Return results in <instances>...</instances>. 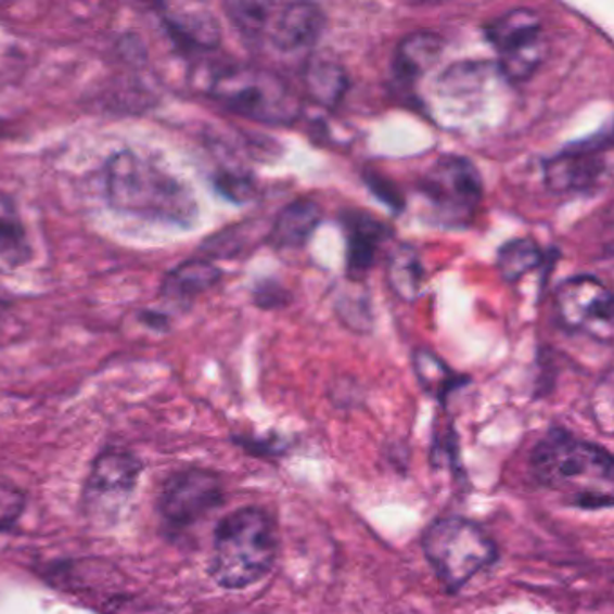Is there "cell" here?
<instances>
[{
    "mask_svg": "<svg viewBox=\"0 0 614 614\" xmlns=\"http://www.w3.org/2000/svg\"><path fill=\"white\" fill-rule=\"evenodd\" d=\"M24 498L13 488L0 487V528L10 526L21 514Z\"/></svg>",
    "mask_w": 614,
    "mask_h": 614,
    "instance_id": "obj_27",
    "label": "cell"
},
{
    "mask_svg": "<svg viewBox=\"0 0 614 614\" xmlns=\"http://www.w3.org/2000/svg\"><path fill=\"white\" fill-rule=\"evenodd\" d=\"M105 195L112 209L144 220L190 228L199 217L190 186L136 150H119L108 157Z\"/></svg>",
    "mask_w": 614,
    "mask_h": 614,
    "instance_id": "obj_1",
    "label": "cell"
},
{
    "mask_svg": "<svg viewBox=\"0 0 614 614\" xmlns=\"http://www.w3.org/2000/svg\"><path fill=\"white\" fill-rule=\"evenodd\" d=\"M529 465L540 485L578 509H611L614 463L610 452L564 430H551L535 445Z\"/></svg>",
    "mask_w": 614,
    "mask_h": 614,
    "instance_id": "obj_2",
    "label": "cell"
},
{
    "mask_svg": "<svg viewBox=\"0 0 614 614\" xmlns=\"http://www.w3.org/2000/svg\"><path fill=\"white\" fill-rule=\"evenodd\" d=\"M444 38L430 29L409 33L397 43L393 56V75L402 86H414L422 80L444 54Z\"/></svg>",
    "mask_w": 614,
    "mask_h": 614,
    "instance_id": "obj_15",
    "label": "cell"
},
{
    "mask_svg": "<svg viewBox=\"0 0 614 614\" xmlns=\"http://www.w3.org/2000/svg\"><path fill=\"white\" fill-rule=\"evenodd\" d=\"M493 73H498L490 62H458L444 71L438 78L439 94L445 98H469L487 86Z\"/></svg>",
    "mask_w": 614,
    "mask_h": 614,
    "instance_id": "obj_21",
    "label": "cell"
},
{
    "mask_svg": "<svg viewBox=\"0 0 614 614\" xmlns=\"http://www.w3.org/2000/svg\"><path fill=\"white\" fill-rule=\"evenodd\" d=\"M222 280V270L206 258H193L177 265L165 276L161 285V297L165 302L188 307L196 296L209 291Z\"/></svg>",
    "mask_w": 614,
    "mask_h": 614,
    "instance_id": "obj_17",
    "label": "cell"
},
{
    "mask_svg": "<svg viewBox=\"0 0 614 614\" xmlns=\"http://www.w3.org/2000/svg\"><path fill=\"white\" fill-rule=\"evenodd\" d=\"M222 499V483L213 472L202 469L177 472L161 493V515L174 528H186L217 509Z\"/></svg>",
    "mask_w": 614,
    "mask_h": 614,
    "instance_id": "obj_11",
    "label": "cell"
},
{
    "mask_svg": "<svg viewBox=\"0 0 614 614\" xmlns=\"http://www.w3.org/2000/svg\"><path fill=\"white\" fill-rule=\"evenodd\" d=\"M206 94L226 111L270 127H291L302 114L296 92L280 75L253 65H228L209 78Z\"/></svg>",
    "mask_w": 614,
    "mask_h": 614,
    "instance_id": "obj_4",
    "label": "cell"
},
{
    "mask_svg": "<svg viewBox=\"0 0 614 614\" xmlns=\"http://www.w3.org/2000/svg\"><path fill=\"white\" fill-rule=\"evenodd\" d=\"M545 261V253L532 239H514L498 251V270L501 278L515 283Z\"/></svg>",
    "mask_w": 614,
    "mask_h": 614,
    "instance_id": "obj_23",
    "label": "cell"
},
{
    "mask_svg": "<svg viewBox=\"0 0 614 614\" xmlns=\"http://www.w3.org/2000/svg\"><path fill=\"white\" fill-rule=\"evenodd\" d=\"M559 323L570 332L611 345L614 334V299L610 289L594 276L580 274L557 286Z\"/></svg>",
    "mask_w": 614,
    "mask_h": 614,
    "instance_id": "obj_8",
    "label": "cell"
},
{
    "mask_svg": "<svg viewBox=\"0 0 614 614\" xmlns=\"http://www.w3.org/2000/svg\"><path fill=\"white\" fill-rule=\"evenodd\" d=\"M323 220L318 202L297 199L286 204L267 233V244L276 251H296L307 245L314 231Z\"/></svg>",
    "mask_w": 614,
    "mask_h": 614,
    "instance_id": "obj_16",
    "label": "cell"
},
{
    "mask_svg": "<svg viewBox=\"0 0 614 614\" xmlns=\"http://www.w3.org/2000/svg\"><path fill=\"white\" fill-rule=\"evenodd\" d=\"M161 21L186 53H209L222 42L220 22L202 5H161Z\"/></svg>",
    "mask_w": 614,
    "mask_h": 614,
    "instance_id": "obj_13",
    "label": "cell"
},
{
    "mask_svg": "<svg viewBox=\"0 0 614 614\" xmlns=\"http://www.w3.org/2000/svg\"><path fill=\"white\" fill-rule=\"evenodd\" d=\"M255 294V302L258 307L274 308L278 305H283V289L272 281H267L264 286H258Z\"/></svg>",
    "mask_w": 614,
    "mask_h": 614,
    "instance_id": "obj_28",
    "label": "cell"
},
{
    "mask_svg": "<svg viewBox=\"0 0 614 614\" xmlns=\"http://www.w3.org/2000/svg\"><path fill=\"white\" fill-rule=\"evenodd\" d=\"M308 95L324 108H335L350 90V78L335 60L314 56L303 71Z\"/></svg>",
    "mask_w": 614,
    "mask_h": 614,
    "instance_id": "obj_18",
    "label": "cell"
},
{
    "mask_svg": "<svg viewBox=\"0 0 614 614\" xmlns=\"http://www.w3.org/2000/svg\"><path fill=\"white\" fill-rule=\"evenodd\" d=\"M346 233V270L350 280H364L382 245L392 236V229L379 218L359 209H350L341 215Z\"/></svg>",
    "mask_w": 614,
    "mask_h": 614,
    "instance_id": "obj_14",
    "label": "cell"
},
{
    "mask_svg": "<svg viewBox=\"0 0 614 614\" xmlns=\"http://www.w3.org/2000/svg\"><path fill=\"white\" fill-rule=\"evenodd\" d=\"M215 186L229 201H250L255 195V179L244 171L222 170L215 176Z\"/></svg>",
    "mask_w": 614,
    "mask_h": 614,
    "instance_id": "obj_25",
    "label": "cell"
},
{
    "mask_svg": "<svg viewBox=\"0 0 614 614\" xmlns=\"http://www.w3.org/2000/svg\"><path fill=\"white\" fill-rule=\"evenodd\" d=\"M278 550L274 521L265 510H234L215 529L209 575L226 589L250 588L269 575Z\"/></svg>",
    "mask_w": 614,
    "mask_h": 614,
    "instance_id": "obj_3",
    "label": "cell"
},
{
    "mask_svg": "<svg viewBox=\"0 0 614 614\" xmlns=\"http://www.w3.org/2000/svg\"><path fill=\"white\" fill-rule=\"evenodd\" d=\"M611 130L580 139L542 163L545 182L555 193L591 190L610 174Z\"/></svg>",
    "mask_w": 614,
    "mask_h": 614,
    "instance_id": "obj_9",
    "label": "cell"
},
{
    "mask_svg": "<svg viewBox=\"0 0 614 614\" xmlns=\"http://www.w3.org/2000/svg\"><path fill=\"white\" fill-rule=\"evenodd\" d=\"M387 283L404 302H414L419 297L425 280L424 264L413 245H398L387 258Z\"/></svg>",
    "mask_w": 614,
    "mask_h": 614,
    "instance_id": "obj_20",
    "label": "cell"
},
{
    "mask_svg": "<svg viewBox=\"0 0 614 614\" xmlns=\"http://www.w3.org/2000/svg\"><path fill=\"white\" fill-rule=\"evenodd\" d=\"M274 8L276 2L265 0H236L223 4L231 24L250 40H264Z\"/></svg>",
    "mask_w": 614,
    "mask_h": 614,
    "instance_id": "obj_24",
    "label": "cell"
},
{
    "mask_svg": "<svg viewBox=\"0 0 614 614\" xmlns=\"http://www.w3.org/2000/svg\"><path fill=\"white\" fill-rule=\"evenodd\" d=\"M417 190L431 217L444 228H466L483 202V179L476 165L461 155H442L422 174Z\"/></svg>",
    "mask_w": 614,
    "mask_h": 614,
    "instance_id": "obj_6",
    "label": "cell"
},
{
    "mask_svg": "<svg viewBox=\"0 0 614 614\" xmlns=\"http://www.w3.org/2000/svg\"><path fill=\"white\" fill-rule=\"evenodd\" d=\"M327 29V15L312 2H276L265 38L281 53L312 48Z\"/></svg>",
    "mask_w": 614,
    "mask_h": 614,
    "instance_id": "obj_12",
    "label": "cell"
},
{
    "mask_svg": "<svg viewBox=\"0 0 614 614\" xmlns=\"http://www.w3.org/2000/svg\"><path fill=\"white\" fill-rule=\"evenodd\" d=\"M337 310H340L341 319L345 321L346 327H350L355 332L366 334L368 330H371L373 316H371V307L368 305L366 297H343V299H340V303H337Z\"/></svg>",
    "mask_w": 614,
    "mask_h": 614,
    "instance_id": "obj_26",
    "label": "cell"
},
{
    "mask_svg": "<svg viewBox=\"0 0 614 614\" xmlns=\"http://www.w3.org/2000/svg\"><path fill=\"white\" fill-rule=\"evenodd\" d=\"M485 37L498 54L496 69L509 84H525L550 53L540 16L515 8L485 24Z\"/></svg>",
    "mask_w": 614,
    "mask_h": 614,
    "instance_id": "obj_7",
    "label": "cell"
},
{
    "mask_svg": "<svg viewBox=\"0 0 614 614\" xmlns=\"http://www.w3.org/2000/svg\"><path fill=\"white\" fill-rule=\"evenodd\" d=\"M425 557L449 593L465 588L477 573L498 561V546L474 521L439 517L424 534Z\"/></svg>",
    "mask_w": 614,
    "mask_h": 614,
    "instance_id": "obj_5",
    "label": "cell"
},
{
    "mask_svg": "<svg viewBox=\"0 0 614 614\" xmlns=\"http://www.w3.org/2000/svg\"><path fill=\"white\" fill-rule=\"evenodd\" d=\"M413 368L425 392L435 395L442 402L461 384L469 382L466 376L455 373L449 366L445 364L444 360L439 359L438 355L425 350V348L414 350Z\"/></svg>",
    "mask_w": 614,
    "mask_h": 614,
    "instance_id": "obj_22",
    "label": "cell"
},
{
    "mask_svg": "<svg viewBox=\"0 0 614 614\" xmlns=\"http://www.w3.org/2000/svg\"><path fill=\"white\" fill-rule=\"evenodd\" d=\"M141 465L123 450H105L92 465L86 487V510L98 521L116 520L138 485Z\"/></svg>",
    "mask_w": 614,
    "mask_h": 614,
    "instance_id": "obj_10",
    "label": "cell"
},
{
    "mask_svg": "<svg viewBox=\"0 0 614 614\" xmlns=\"http://www.w3.org/2000/svg\"><path fill=\"white\" fill-rule=\"evenodd\" d=\"M31 258V240L21 213L10 196L0 193V265L4 269H18Z\"/></svg>",
    "mask_w": 614,
    "mask_h": 614,
    "instance_id": "obj_19",
    "label": "cell"
}]
</instances>
